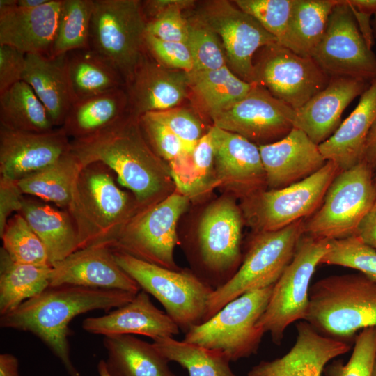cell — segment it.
Segmentation results:
<instances>
[{
    "label": "cell",
    "instance_id": "obj_1",
    "mask_svg": "<svg viewBox=\"0 0 376 376\" xmlns=\"http://www.w3.org/2000/svg\"><path fill=\"white\" fill-rule=\"evenodd\" d=\"M70 150L83 168L102 163L129 189L140 210L150 207L176 190L168 162L151 148L139 118L129 112L106 128L70 142Z\"/></svg>",
    "mask_w": 376,
    "mask_h": 376
},
{
    "label": "cell",
    "instance_id": "obj_2",
    "mask_svg": "<svg viewBox=\"0 0 376 376\" xmlns=\"http://www.w3.org/2000/svg\"><path fill=\"white\" fill-rule=\"evenodd\" d=\"M135 296L120 290L70 285L49 287L15 311L1 315L0 326L32 333L60 360L69 376H81L70 357L68 336L72 320L94 310L109 311L119 308Z\"/></svg>",
    "mask_w": 376,
    "mask_h": 376
},
{
    "label": "cell",
    "instance_id": "obj_3",
    "mask_svg": "<svg viewBox=\"0 0 376 376\" xmlns=\"http://www.w3.org/2000/svg\"><path fill=\"white\" fill-rule=\"evenodd\" d=\"M324 336L350 343L376 327V281L361 273L331 275L311 287L305 320Z\"/></svg>",
    "mask_w": 376,
    "mask_h": 376
},
{
    "label": "cell",
    "instance_id": "obj_4",
    "mask_svg": "<svg viewBox=\"0 0 376 376\" xmlns=\"http://www.w3.org/2000/svg\"><path fill=\"white\" fill-rule=\"evenodd\" d=\"M244 220L237 198L224 193L203 211L189 247L193 271L214 290L224 285L240 267Z\"/></svg>",
    "mask_w": 376,
    "mask_h": 376
},
{
    "label": "cell",
    "instance_id": "obj_5",
    "mask_svg": "<svg viewBox=\"0 0 376 376\" xmlns=\"http://www.w3.org/2000/svg\"><path fill=\"white\" fill-rule=\"evenodd\" d=\"M103 166L97 162L83 168L68 209L77 230L79 249L108 245L140 210L136 200L118 187Z\"/></svg>",
    "mask_w": 376,
    "mask_h": 376
},
{
    "label": "cell",
    "instance_id": "obj_6",
    "mask_svg": "<svg viewBox=\"0 0 376 376\" xmlns=\"http://www.w3.org/2000/svg\"><path fill=\"white\" fill-rule=\"evenodd\" d=\"M304 223L302 219L278 230L254 233L237 271L210 295L203 322L237 297L274 285L295 256L304 235Z\"/></svg>",
    "mask_w": 376,
    "mask_h": 376
},
{
    "label": "cell",
    "instance_id": "obj_7",
    "mask_svg": "<svg viewBox=\"0 0 376 376\" xmlns=\"http://www.w3.org/2000/svg\"><path fill=\"white\" fill-rule=\"evenodd\" d=\"M113 252L118 265L141 290L160 302L183 332L203 322L214 289L193 271L172 270L125 253Z\"/></svg>",
    "mask_w": 376,
    "mask_h": 376
},
{
    "label": "cell",
    "instance_id": "obj_8",
    "mask_svg": "<svg viewBox=\"0 0 376 376\" xmlns=\"http://www.w3.org/2000/svg\"><path fill=\"white\" fill-rule=\"evenodd\" d=\"M375 200V171L361 161L335 177L319 208L304 219V233L328 240L356 235Z\"/></svg>",
    "mask_w": 376,
    "mask_h": 376
},
{
    "label": "cell",
    "instance_id": "obj_9",
    "mask_svg": "<svg viewBox=\"0 0 376 376\" xmlns=\"http://www.w3.org/2000/svg\"><path fill=\"white\" fill-rule=\"evenodd\" d=\"M146 26L141 1L94 0L90 47L116 68L125 85L146 52Z\"/></svg>",
    "mask_w": 376,
    "mask_h": 376
},
{
    "label": "cell",
    "instance_id": "obj_10",
    "mask_svg": "<svg viewBox=\"0 0 376 376\" xmlns=\"http://www.w3.org/2000/svg\"><path fill=\"white\" fill-rule=\"evenodd\" d=\"M340 172L331 161L314 174L281 189H265L240 200L244 223L254 233L282 229L311 216Z\"/></svg>",
    "mask_w": 376,
    "mask_h": 376
},
{
    "label": "cell",
    "instance_id": "obj_11",
    "mask_svg": "<svg viewBox=\"0 0 376 376\" xmlns=\"http://www.w3.org/2000/svg\"><path fill=\"white\" fill-rule=\"evenodd\" d=\"M273 286L246 292L230 301L209 320L192 327L183 340L221 350L232 361L256 354L265 334L257 322L267 307Z\"/></svg>",
    "mask_w": 376,
    "mask_h": 376
},
{
    "label": "cell",
    "instance_id": "obj_12",
    "mask_svg": "<svg viewBox=\"0 0 376 376\" xmlns=\"http://www.w3.org/2000/svg\"><path fill=\"white\" fill-rule=\"evenodd\" d=\"M191 201L177 189L159 203L139 210L107 246L144 261L179 270L174 260L177 226Z\"/></svg>",
    "mask_w": 376,
    "mask_h": 376
},
{
    "label": "cell",
    "instance_id": "obj_13",
    "mask_svg": "<svg viewBox=\"0 0 376 376\" xmlns=\"http://www.w3.org/2000/svg\"><path fill=\"white\" fill-rule=\"evenodd\" d=\"M329 249L330 240L304 235L292 261L274 285L257 327L269 333L276 345L281 343L290 324L306 320L309 309L310 282Z\"/></svg>",
    "mask_w": 376,
    "mask_h": 376
},
{
    "label": "cell",
    "instance_id": "obj_14",
    "mask_svg": "<svg viewBox=\"0 0 376 376\" xmlns=\"http://www.w3.org/2000/svg\"><path fill=\"white\" fill-rule=\"evenodd\" d=\"M253 61V80L274 97L297 109L329 83L312 57L300 56L275 43L260 48Z\"/></svg>",
    "mask_w": 376,
    "mask_h": 376
},
{
    "label": "cell",
    "instance_id": "obj_15",
    "mask_svg": "<svg viewBox=\"0 0 376 376\" xmlns=\"http://www.w3.org/2000/svg\"><path fill=\"white\" fill-rule=\"evenodd\" d=\"M194 15L219 37L228 67L244 81L253 83L255 54L277 43L276 38L230 1H205Z\"/></svg>",
    "mask_w": 376,
    "mask_h": 376
},
{
    "label": "cell",
    "instance_id": "obj_16",
    "mask_svg": "<svg viewBox=\"0 0 376 376\" xmlns=\"http://www.w3.org/2000/svg\"><path fill=\"white\" fill-rule=\"evenodd\" d=\"M312 58L331 77L376 79V56L362 36L350 6L340 0Z\"/></svg>",
    "mask_w": 376,
    "mask_h": 376
},
{
    "label": "cell",
    "instance_id": "obj_17",
    "mask_svg": "<svg viewBox=\"0 0 376 376\" xmlns=\"http://www.w3.org/2000/svg\"><path fill=\"white\" fill-rule=\"evenodd\" d=\"M295 117V109L256 84L240 101L210 116L213 125L258 146L285 137L294 127Z\"/></svg>",
    "mask_w": 376,
    "mask_h": 376
},
{
    "label": "cell",
    "instance_id": "obj_18",
    "mask_svg": "<svg viewBox=\"0 0 376 376\" xmlns=\"http://www.w3.org/2000/svg\"><path fill=\"white\" fill-rule=\"evenodd\" d=\"M217 188L242 200L267 189L258 146L215 125L210 126Z\"/></svg>",
    "mask_w": 376,
    "mask_h": 376
},
{
    "label": "cell",
    "instance_id": "obj_19",
    "mask_svg": "<svg viewBox=\"0 0 376 376\" xmlns=\"http://www.w3.org/2000/svg\"><path fill=\"white\" fill-rule=\"evenodd\" d=\"M64 130L43 133L0 128L1 177L17 182L57 161L70 150Z\"/></svg>",
    "mask_w": 376,
    "mask_h": 376
},
{
    "label": "cell",
    "instance_id": "obj_20",
    "mask_svg": "<svg viewBox=\"0 0 376 376\" xmlns=\"http://www.w3.org/2000/svg\"><path fill=\"white\" fill-rule=\"evenodd\" d=\"M63 0H49L34 8L16 6V0L0 1V45L26 54L50 56Z\"/></svg>",
    "mask_w": 376,
    "mask_h": 376
},
{
    "label": "cell",
    "instance_id": "obj_21",
    "mask_svg": "<svg viewBox=\"0 0 376 376\" xmlns=\"http://www.w3.org/2000/svg\"><path fill=\"white\" fill-rule=\"evenodd\" d=\"M63 285L120 290L136 295L138 283L116 263L104 244L77 249L52 267L49 287Z\"/></svg>",
    "mask_w": 376,
    "mask_h": 376
},
{
    "label": "cell",
    "instance_id": "obj_22",
    "mask_svg": "<svg viewBox=\"0 0 376 376\" xmlns=\"http://www.w3.org/2000/svg\"><path fill=\"white\" fill-rule=\"evenodd\" d=\"M125 88L128 111L139 118L178 107L190 90L189 72L162 65L146 51Z\"/></svg>",
    "mask_w": 376,
    "mask_h": 376
},
{
    "label": "cell",
    "instance_id": "obj_23",
    "mask_svg": "<svg viewBox=\"0 0 376 376\" xmlns=\"http://www.w3.org/2000/svg\"><path fill=\"white\" fill-rule=\"evenodd\" d=\"M292 347L281 357L262 361L247 376H321L327 363L351 349L348 342L319 333L306 320L297 323Z\"/></svg>",
    "mask_w": 376,
    "mask_h": 376
},
{
    "label": "cell",
    "instance_id": "obj_24",
    "mask_svg": "<svg viewBox=\"0 0 376 376\" xmlns=\"http://www.w3.org/2000/svg\"><path fill=\"white\" fill-rule=\"evenodd\" d=\"M267 189H281L316 173L327 163L319 146L302 130L293 127L283 139L258 145Z\"/></svg>",
    "mask_w": 376,
    "mask_h": 376
},
{
    "label": "cell",
    "instance_id": "obj_25",
    "mask_svg": "<svg viewBox=\"0 0 376 376\" xmlns=\"http://www.w3.org/2000/svg\"><path fill=\"white\" fill-rule=\"evenodd\" d=\"M81 327L86 332L104 337L137 334L155 340L180 333L175 322L157 308L143 290L131 301L107 314L84 319Z\"/></svg>",
    "mask_w": 376,
    "mask_h": 376
},
{
    "label": "cell",
    "instance_id": "obj_26",
    "mask_svg": "<svg viewBox=\"0 0 376 376\" xmlns=\"http://www.w3.org/2000/svg\"><path fill=\"white\" fill-rule=\"evenodd\" d=\"M369 84L350 77H331L324 89L295 110L294 127L320 145L335 132L345 108Z\"/></svg>",
    "mask_w": 376,
    "mask_h": 376
},
{
    "label": "cell",
    "instance_id": "obj_27",
    "mask_svg": "<svg viewBox=\"0 0 376 376\" xmlns=\"http://www.w3.org/2000/svg\"><path fill=\"white\" fill-rule=\"evenodd\" d=\"M376 120V79L361 95L357 106L319 149L327 161L334 162L340 171L361 162L365 143Z\"/></svg>",
    "mask_w": 376,
    "mask_h": 376
},
{
    "label": "cell",
    "instance_id": "obj_28",
    "mask_svg": "<svg viewBox=\"0 0 376 376\" xmlns=\"http://www.w3.org/2000/svg\"><path fill=\"white\" fill-rule=\"evenodd\" d=\"M66 56L26 54L22 80L44 104L54 126L63 125L74 102L67 75Z\"/></svg>",
    "mask_w": 376,
    "mask_h": 376
},
{
    "label": "cell",
    "instance_id": "obj_29",
    "mask_svg": "<svg viewBox=\"0 0 376 376\" xmlns=\"http://www.w3.org/2000/svg\"><path fill=\"white\" fill-rule=\"evenodd\" d=\"M19 213L44 244L52 267L79 249L77 230L70 214L25 198Z\"/></svg>",
    "mask_w": 376,
    "mask_h": 376
},
{
    "label": "cell",
    "instance_id": "obj_30",
    "mask_svg": "<svg viewBox=\"0 0 376 376\" xmlns=\"http://www.w3.org/2000/svg\"><path fill=\"white\" fill-rule=\"evenodd\" d=\"M103 343L111 376H177L152 343L129 334L105 336Z\"/></svg>",
    "mask_w": 376,
    "mask_h": 376
},
{
    "label": "cell",
    "instance_id": "obj_31",
    "mask_svg": "<svg viewBox=\"0 0 376 376\" xmlns=\"http://www.w3.org/2000/svg\"><path fill=\"white\" fill-rule=\"evenodd\" d=\"M66 71L74 102L125 88V80L116 68L91 48L67 54Z\"/></svg>",
    "mask_w": 376,
    "mask_h": 376
},
{
    "label": "cell",
    "instance_id": "obj_32",
    "mask_svg": "<svg viewBox=\"0 0 376 376\" xmlns=\"http://www.w3.org/2000/svg\"><path fill=\"white\" fill-rule=\"evenodd\" d=\"M176 189L191 203H198L217 188L214 148L207 132L190 153L185 152L169 163Z\"/></svg>",
    "mask_w": 376,
    "mask_h": 376
},
{
    "label": "cell",
    "instance_id": "obj_33",
    "mask_svg": "<svg viewBox=\"0 0 376 376\" xmlns=\"http://www.w3.org/2000/svg\"><path fill=\"white\" fill-rule=\"evenodd\" d=\"M128 112L125 88L75 101L62 128L75 139L93 134L109 126Z\"/></svg>",
    "mask_w": 376,
    "mask_h": 376
},
{
    "label": "cell",
    "instance_id": "obj_34",
    "mask_svg": "<svg viewBox=\"0 0 376 376\" xmlns=\"http://www.w3.org/2000/svg\"><path fill=\"white\" fill-rule=\"evenodd\" d=\"M83 166L70 150L53 164L17 182L23 194L69 209L77 194Z\"/></svg>",
    "mask_w": 376,
    "mask_h": 376
},
{
    "label": "cell",
    "instance_id": "obj_35",
    "mask_svg": "<svg viewBox=\"0 0 376 376\" xmlns=\"http://www.w3.org/2000/svg\"><path fill=\"white\" fill-rule=\"evenodd\" d=\"M51 266L13 261L0 251V314L4 315L49 287Z\"/></svg>",
    "mask_w": 376,
    "mask_h": 376
},
{
    "label": "cell",
    "instance_id": "obj_36",
    "mask_svg": "<svg viewBox=\"0 0 376 376\" xmlns=\"http://www.w3.org/2000/svg\"><path fill=\"white\" fill-rule=\"evenodd\" d=\"M340 0H295L283 46L312 57L321 41L329 16Z\"/></svg>",
    "mask_w": 376,
    "mask_h": 376
},
{
    "label": "cell",
    "instance_id": "obj_37",
    "mask_svg": "<svg viewBox=\"0 0 376 376\" xmlns=\"http://www.w3.org/2000/svg\"><path fill=\"white\" fill-rule=\"evenodd\" d=\"M0 122L3 127L22 132L43 133L54 130L45 107L23 80L0 94Z\"/></svg>",
    "mask_w": 376,
    "mask_h": 376
},
{
    "label": "cell",
    "instance_id": "obj_38",
    "mask_svg": "<svg viewBox=\"0 0 376 376\" xmlns=\"http://www.w3.org/2000/svg\"><path fill=\"white\" fill-rule=\"evenodd\" d=\"M190 90L210 116L243 99L255 83L237 77L228 65L219 69L189 72Z\"/></svg>",
    "mask_w": 376,
    "mask_h": 376
},
{
    "label": "cell",
    "instance_id": "obj_39",
    "mask_svg": "<svg viewBox=\"0 0 376 376\" xmlns=\"http://www.w3.org/2000/svg\"><path fill=\"white\" fill-rule=\"evenodd\" d=\"M152 344L169 361L187 369L189 376H236L230 367V359L221 350L169 336L155 339Z\"/></svg>",
    "mask_w": 376,
    "mask_h": 376
},
{
    "label": "cell",
    "instance_id": "obj_40",
    "mask_svg": "<svg viewBox=\"0 0 376 376\" xmlns=\"http://www.w3.org/2000/svg\"><path fill=\"white\" fill-rule=\"evenodd\" d=\"M94 0H63L55 42L49 57L89 49Z\"/></svg>",
    "mask_w": 376,
    "mask_h": 376
},
{
    "label": "cell",
    "instance_id": "obj_41",
    "mask_svg": "<svg viewBox=\"0 0 376 376\" xmlns=\"http://www.w3.org/2000/svg\"><path fill=\"white\" fill-rule=\"evenodd\" d=\"M0 236L3 242L2 248L13 261L51 266L44 244L20 213L10 217Z\"/></svg>",
    "mask_w": 376,
    "mask_h": 376
},
{
    "label": "cell",
    "instance_id": "obj_42",
    "mask_svg": "<svg viewBox=\"0 0 376 376\" xmlns=\"http://www.w3.org/2000/svg\"><path fill=\"white\" fill-rule=\"evenodd\" d=\"M194 4L190 0H151L150 7L156 17L147 23L146 33L165 41L187 43L189 22L182 10Z\"/></svg>",
    "mask_w": 376,
    "mask_h": 376
},
{
    "label": "cell",
    "instance_id": "obj_43",
    "mask_svg": "<svg viewBox=\"0 0 376 376\" xmlns=\"http://www.w3.org/2000/svg\"><path fill=\"white\" fill-rule=\"evenodd\" d=\"M188 22L187 44L194 61L191 72L214 70L227 65L218 35L195 15L188 18Z\"/></svg>",
    "mask_w": 376,
    "mask_h": 376
},
{
    "label": "cell",
    "instance_id": "obj_44",
    "mask_svg": "<svg viewBox=\"0 0 376 376\" xmlns=\"http://www.w3.org/2000/svg\"><path fill=\"white\" fill-rule=\"evenodd\" d=\"M320 264L352 268L376 281V250L357 235L330 240V249Z\"/></svg>",
    "mask_w": 376,
    "mask_h": 376
},
{
    "label": "cell",
    "instance_id": "obj_45",
    "mask_svg": "<svg viewBox=\"0 0 376 376\" xmlns=\"http://www.w3.org/2000/svg\"><path fill=\"white\" fill-rule=\"evenodd\" d=\"M295 0H235L233 3L255 18L283 45Z\"/></svg>",
    "mask_w": 376,
    "mask_h": 376
},
{
    "label": "cell",
    "instance_id": "obj_46",
    "mask_svg": "<svg viewBox=\"0 0 376 376\" xmlns=\"http://www.w3.org/2000/svg\"><path fill=\"white\" fill-rule=\"evenodd\" d=\"M352 355L345 366L331 368V376H372L376 355V327L360 331Z\"/></svg>",
    "mask_w": 376,
    "mask_h": 376
},
{
    "label": "cell",
    "instance_id": "obj_47",
    "mask_svg": "<svg viewBox=\"0 0 376 376\" xmlns=\"http://www.w3.org/2000/svg\"><path fill=\"white\" fill-rule=\"evenodd\" d=\"M149 113L181 140L187 153L192 152L199 139L207 132H204L201 120L186 108L176 107Z\"/></svg>",
    "mask_w": 376,
    "mask_h": 376
},
{
    "label": "cell",
    "instance_id": "obj_48",
    "mask_svg": "<svg viewBox=\"0 0 376 376\" xmlns=\"http://www.w3.org/2000/svg\"><path fill=\"white\" fill-rule=\"evenodd\" d=\"M141 129L154 152L169 163L185 152L181 140L149 113L139 118Z\"/></svg>",
    "mask_w": 376,
    "mask_h": 376
},
{
    "label": "cell",
    "instance_id": "obj_49",
    "mask_svg": "<svg viewBox=\"0 0 376 376\" xmlns=\"http://www.w3.org/2000/svg\"><path fill=\"white\" fill-rule=\"evenodd\" d=\"M145 41L147 52L162 65L187 72L193 70V57L187 43L165 41L148 33Z\"/></svg>",
    "mask_w": 376,
    "mask_h": 376
},
{
    "label": "cell",
    "instance_id": "obj_50",
    "mask_svg": "<svg viewBox=\"0 0 376 376\" xmlns=\"http://www.w3.org/2000/svg\"><path fill=\"white\" fill-rule=\"evenodd\" d=\"M26 54L6 45H0V94L22 80Z\"/></svg>",
    "mask_w": 376,
    "mask_h": 376
},
{
    "label": "cell",
    "instance_id": "obj_51",
    "mask_svg": "<svg viewBox=\"0 0 376 376\" xmlns=\"http://www.w3.org/2000/svg\"><path fill=\"white\" fill-rule=\"evenodd\" d=\"M17 182L0 179V235L3 233L12 212L21 211L24 198Z\"/></svg>",
    "mask_w": 376,
    "mask_h": 376
},
{
    "label": "cell",
    "instance_id": "obj_52",
    "mask_svg": "<svg viewBox=\"0 0 376 376\" xmlns=\"http://www.w3.org/2000/svg\"><path fill=\"white\" fill-rule=\"evenodd\" d=\"M356 235L376 250V200L361 221Z\"/></svg>",
    "mask_w": 376,
    "mask_h": 376
},
{
    "label": "cell",
    "instance_id": "obj_53",
    "mask_svg": "<svg viewBox=\"0 0 376 376\" xmlns=\"http://www.w3.org/2000/svg\"><path fill=\"white\" fill-rule=\"evenodd\" d=\"M376 171V120L368 134L362 155V160Z\"/></svg>",
    "mask_w": 376,
    "mask_h": 376
},
{
    "label": "cell",
    "instance_id": "obj_54",
    "mask_svg": "<svg viewBox=\"0 0 376 376\" xmlns=\"http://www.w3.org/2000/svg\"><path fill=\"white\" fill-rule=\"evenodd\" d=\"M0 376H20L19 361L15 356L9 353L0 354Z\"/></svg>",
    "mask_w": 376,
    "mask_h": 376
},
{
    "label": "cell",
    "instance_id": "obj_55",
    "mask_svg": "<svg viewBox=\"0 0 376 376\" xmlns=\"http://www.w3.org/2000/svg\"><path fill=\"white\" fill-rule=\"evenodd\" d=\"M354 10L371 15H376V0H345Z\"/></svg>",
    "mask_w": 376,
    "mask_h": 376
},
{
    "label": "cell",
    "instance_id": "obj_56",
    "mask_svg": "<svg viewBox=\"0 0 376 376\" xmlns=\"http://www.w3.org/2000/svg\"><path fill=\"white\" fill-rule=\"evenodd\" d=\"M49 0H16V6L22 8H34L39 7Z\"/></svg>",
    "mask_w": 376,
    "mask_h": 376
},
{
    "label": "cell",
    "instance_id": "obj_57",
    "mask_svg": "<svg viewBox=\"0 0 376 376\" xmlns=\"http://www.w3.org/2000/svg\"><path fill=\"white\" fill-rule=\"evenodd\" d=\"M97 373L99 376H111L107 368L104 360H100L97 364Z\"/></svg>",
    "mask_w": 376,
    "mask_h": 376
},
{
    "label": "cell",
    "instance_id": "obj_58",
    "mask_svg": "<svg viewBox=\"0 0 376 376\" xmlns=\"http://www.w3.org/2000/svg\"><path fill=\"white\" fill-rule=\"evenodd\" d=\"M372 376H376V355H375V358L373 369V375Z\"/></svg>",
    "mask_w": 376,
    "mask_h": 376
},
{
    "label": "cell",
    "instance_id": "obj_59",
    "mask_svg": "<svg viewBox=\"0 0 376 376\" xmlns=\"http://www.w3.org/2000/svg\"><path fill=\"white\" fill-rule=\"evenodd\" d=\"M375 30L376 33V15H375Z\"/></svg>",
    "mask_w": 376,
    "mask_h": 376
},
{
    "label": "cell",
    "instance_id": "obj_60",
    "mask_svg": "<svg viewBox=\"0 0 376 376\" xmlns=\"http://www.w3.org/2000/svg\"><path fill=\"white\" fill-rule=\"evenodd\" d=\"M375 178H376V171L375 172Z\"/></svg>",
    "mask_w": 376,
    "mask_h": 376
}]
</instances>
